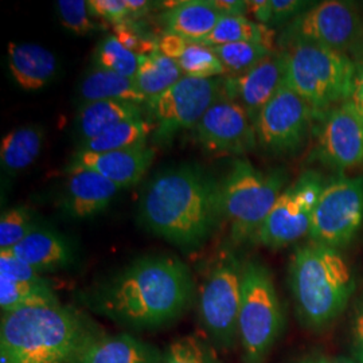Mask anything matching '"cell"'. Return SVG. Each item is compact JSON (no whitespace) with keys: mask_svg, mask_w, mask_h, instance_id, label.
I'll return each instance as SVG.
<instances>
[{"mask_svg":"<svg viewBox=\"0 0 363 363\" xmlns=\"http://www.w3.org/2000/svg\"><path fill=\"white\" fill-rule=\"evenodd\" d=\"M61 23L77 35H86L96 30L97 25L91 19L88 1L85 0H60L57 1Z\"/></svg>","mask_w":363,"mask_h":363,"instance_id":"cell-35","label":"cell"},{"mask_svg":"<svg viewBox=\"0 0 363 363\" xmlns=\"http://www.w3.org/2000/svg\"><path fill=\"white\" fill-rule=\"evenodd\" d=\"M113 35L128 50L139 57H145L157 52V40L147 38L136 27L133 21L113 26Z\"/></svg>","mask_w":363,"mask_h":363,"instance_id":"cell-36","label":"cell"},{"mask_svg":"<svg viewBox=\"0 0 363 363\" xmlns=\"http://www.w3.org/2000/svg\"><path fill=\"white\" fill-rule=\"evenodd\" d=\"M247 15L262 26L271 27L272 23V6L271 0H247Z\"/></svg>","mask_w":363,"mask_h":363,"instance_id":"cell-42","label":"cell"},{"mask_svg":"<svg viewBox=\"0 0 363 363\" xmlns=\"http://www.w3.org/2000/svg\"><path fill=\"white\" fill-rule=\"evenodd\" d=\"M163 363H223L216 349L202 337L184 335L174 339L164 351Z\"/></svg>","mask_w":363,"mask_h":363,"instance_id":"cell-32","label":"cell"},{"mask_svg":"<svg viewBox=\"0 0 363 363\" xmlns=\"http://www.w3.org/2000/svg\"><path fill=\"white\" fill-rule=\"evenodd\" d=\"M140 105L121 101H93L81 106L77 116L78 136L81 143L100 136L120 123L142 118Z\"/></svg>","mask_w":363,"mask_h":363,"instance_id":"cell-23","label":"cell"},{"mask_svg":"<svg viewBox=\"0 0 363 363\" xmlns=\"http://www.w3.org/2000/svg\"><path fill=\"white\" fill-rule=\"evenodd\" d=\"M295 363H358L355 359H349L345 357H331V355H322V354H313L300 358Z\"/></svg>","mask_w":363,"mask_h":363,"instance_id":"cell-44","label":"cell"},{"mask_svg":"<svg viewBox=\"0 0 363 363\" xmlns=\"http://www.w3.org/2000/svg\"><path fill=\"white\" fill-rule=\"evenodd\" d=\"M245 262L230 249L220 250L199 289L198 320L216 350H233L240 343L238 316Z\"/></svg>","mask_w":363,"mask_h":363,"instance_id":"cell-8","label":"cell"},{"mask_svg":"<svg viewBox=\"0 0 363 363\" xmlns=\"http://www.w3.org/2000/svg\"><path fill=\"white\" fill-rule=\"evenodd\" d=\"M94 65L135 79L139 72L140 57L123 46L115 35H111L101 40L97 46L94 54Z\"/></svg>","mask_w":363,"mask_h":363,"instance_id":"cell-31","label":"cell"},{"mask_svg":"<svg viewBox=\"0 0 363 363\" xmlns=\"http://www.w3.org/2000/svg\"><path fill=\"white\" fill-rule=\"evenodd\" d=\"M58 303L61 301L49 281H16L0 274V308L3 313Z\"/></svg>","mask_w":363,"mask_h":363,"instance_id":"cell-29","label":"cell"},{"mask_svg":"<svg viewBox=\"0 0 363 363\" xmlns=\"http://www.w3.org/2000/svg\"><path fill=\"white\" fill-rule=\"evenodd\" d=\"M281 169L264 172L247 159H237L220 182L222 216L230 223L235 244L253 241L276 201L286 190Z\"/></svg>","mask_w":363,"mask_h":363,"instance_id":"cell-6","label":"cell"},{"mask_svg":"<svg viewBox=\"0 0 363 363\" xmlns=\"http://www.w3.org/2000/svg\"><path fill=\"white\" fill-rule=\"evenodd\" d=\"M182 77L183 72L178 62L157 50L140 57L139 72L133 81L138 89L150 101L175 85Z\"/></svg>","mask_w":363,"mask_h":363,"instance_id":"cell-26","label":"cell"},{"mask_svg":"<svg viewBox=\"0 0 363 363\" xmlns=\"http://www.w3.org/2000/svg\"><path fill=\"white\" fill-rule=\"evenodd\" d=\"M222 16H247V1L241 0H210Z\"/></svg>","mask_w":363,"mask_h":363,"instance_id":"cell-43","label":"cell"},{"mask_svg":"<svg viewBox=\"0 0 363 363\" xmlns=\"http://www.w3.org/2000/svg\"><path fill=\"white\" fill-rule=\"evenodd\" d=\"M152 130L154 124L144 117L124 121L105 130L100 136L81 143L79 150L89 152H109L142 147L147 144Z\"/></svg>","mask_w":363,"mask_h":363,"instance_id":"cell-28","label":"cell"},{"mask_svg":"<svg viewBox=\"0 0 363 363\" xmlns=\"http://www.w3.org/2000/svg\"><path fill=\"white\" fill-rule=\"evenodd\" d=\"M213 50L218 57L220 64L226 69V72L232 73V76L247 73L274 52V50L264 45L250 42L214 46Z\"/></svg>","mask_w":363,"mask_h":363,"instance_id":"cell-30","label":"cell"},{"mask_svg":"<svg viewBox=\"0 0 363 363\" xmlns=\"http://www.w3.org/2000/svg\"><path fill=\"white\" fill-rule=\"evenodd\" d=\"M144 226L175 247H202L222 216L220 183L198 164H183L156 175L144 190Z\"/></svg>","mask_w":363,"mask_h":363,"instance_id":"cell-2","label":"cell"},{"mask_svg":"<svg viewBox=\"0 0 363 363\" xmlns=\"http://www.w3.org/2000/svg\"><path fill=\"white\" fill-rule=\"evenodd\" d=\"M177 62L186 77L216 78L226 73V69L220 64L213 48L202 43L190 42Z\"/></svg>","mask_w":363,"mask_h":363,"instance_id":"cell-33","label":"cell"},{"mask_svg":"<svg viewBox=\"0 0 363 363\" xmlns=\"http://www.w3.org/2000/svg\"><path fill=\"white\" fill-rule=\"evenodd\" d=\"M283 54L286 85L316 116L352 97L358 67L349 54L310 42H294Z\"/></svg>","mask_w":363,"mask_h":363,"instance_id":"cell-5","label":"cell"},{"mask_svg":"<svg viewBox=\"0 0 363 363\" xmlns=\"http://www.w3.org/2000/svg\"><path fill=\"white\" fill-rule=\"evenodd\" d=\"M101 335L89 318L61 303L3 313L0 363H77Z\"/></svg>","mask_w":363,"mask_h":363,"instance_id":"cell-3","label":"cell"},{"mask_svg":"<svg viewBox=\"0 0 363 363\" xmlns=\"http://www.w3.org/2000/svg\"><path fill=\"white\" fill-rule=\"evenodd\" d=\"M316 157L337 171L363 166V116L351 101L325 113L318 135Z\"/></svg>","mask_w":363,"mask_h":363,"instance_id":"cell-15","label":"cell"},{"mask_svg":"<svg viewBox=\"0 0 363 363\" xmlns=\"http://www.w3.org/2000/svg\"><path fill=\"white\" fill-rule=\"evenodd\" d=\"M62 196V210L72 218L84 220L103 213L120 187L97 172L78 169L69 172Z\"/></svg>","mask_w":363,"mask_h":363,"instance_id":"cell-18","label":"cell"},{"mask_svg":"<svg viewBox=\"0 0 363 363\" xmlns=\"http://www.w3.org/2000/svg\"><path fill=\"white\" fill-rule=\"evenodd\" d=\"M128 11H130V21H135L151 10V3L145 0H125Z\"/></svg>","mask_w":363,"mask_h":363,"instance_id":"cell-45","label":"cell"},{"mask_svg":"<svg viewBox=\"0 0 363 363\" xmlns=\"http://www.w3.org/2000/svg\"><path fill=\"white\" fill-rule=\"evenodd\" d=\"M363 223V177L325 184L312 213L310 238L340 250L349 247Z\"/></svg>","mask_w":363,"mask_h":363,"instance_id":"cell-11","label":"cell"},{"mask_svg":"<svg viewBox=\"0 0 363 363\" xmlns=\"http://www.w3.org/2000/svg\"><path fill=\"white\" fill-rule=\"evenodd\" d=\"M10 252L40 273L66 269L74 261V252L65 237L38 226Z\"/></svg>","mask_w":363,"mask_h":363,"instance_id":"cell-20","label":"cell"},{"mask_svg":"<svg viewBox=\"0 0 363 363\" xmlns=\"http://www.w3.org/2000/svg\"><path fill=\"white\" fill-rule=\"evenodd\" d=\"M351 335L354 359L358 363H363V301L357 307V311L354 315Z\"/></svg>","mask_w":363,"mask_h":363,"instance_id":"cell-41","label":"cell"},{"mask_svg":"<svg viewBox=\"0 0 363 363\" xmlns=\"http://www.w3.org/2000/svg\"><path fill=\"white\" fill-rule=\"evenodd\" d=\"M272 6V23L271 27L292 22L300 13L308 10L310 3L308 1H300V0H271Z\"/></svg>","mask_w":363,"mask_h":363,"instance_id":"cell-39","label":"cell"},{"mask_svg":"<svg viewBox=\"0 0 363 363\" xmlns=\"http://www.w3.org/2000/svg\"><path fill=\"white\" fill-rule=\"evenodd\" d=\"M0 274L16 281L46 283L48 280L25 261L13 256L10 250H0Z\"/></svg>","mask_w":363,"mask_h":363,"instance_id":"cell-37","label":"cell"},{"mask_svg":"<svg viewBox=\"0 0 363 363\" xmlns=\"http://www.w3.org/2000/svg\"><path fill=\"white\" fill-rule=\"evenodd\" d=\"M316 113L286 84L274 93L255 120L257 145L267 154H296L308 139Z\"/></svg>","mask_w":363,"mask_h":363,"instance_id":"cell-12","label":"cell"},{"mask_svg":"<svg viewBox=\"0 0 363 363\" xmlns=\"http://www.w3.org/2000/svg\"><path fill=\"white\" fill-rule=\"evenodd\" d=\"M325 184L318 171L303 172L280 194L252 242L276 250L310 234L312 213Z\"/></svg>","mask_w":363,"mask_h":363,"instance_id":"cell-10","label":"cell"},{"mask_svg":"<svg viewBox=\"0 0 363 363\" xmlns=\"http://www.w3.org/2000/svg\"><path fill=\"white\" fill-rule=\"evenodd\" d=\"M195 138L211 154L245 155L257 145L255 121L247 109L220 97L194 127Z\"/></svg>","mask_w":363,"mask_h":363,"instance_id":"cell-14","label":"cell"},{"mask_svg":"<svg viewBox=\"0 0 363 363\" xmlns=\"http://www.w3.org/2000/svg\"><path fill=\"white\" fill-rule=\"evenodd\" d=\"M164 351L130 333L101 335L77 363H163Z\"/></svg>","mask_w":363,"mask_h":363,"instance_id":"cell-19","label":"cell"},{"mask_svg":"<svg viewBox=\"0 0 363 363\" xmlns=\"http://www.w3.org/2000/svg\"><path fill=\"white\" fill-rule=\"evenodd\" d=\"M189 45H190V40L182 38L179 35L172 34L169 31L163 34L162 38H159V40H157L159 52L164 54L166 57H169L171 60H174V61H178L181 58Z\"/></svg>","mask_w":363,"mask_h":363,"instance_id":"cell-40","label":"cell"},{"mask_svg":"<svg viewBox=\"0 0 363 363\" xmlns=\"http://www.w3.org/2000/svg\"><path fill=\"white\" fill-rule=\"evenodd\" d=\"M288 273L298 318L312 330L331 325L355 291V277L342 253L313 241L294 250Z\"/></svg>","mask_w":363,"mask_h":363,"instance_id":"cell-4","label":"cell"},{"mask_svg":"<svg viewBox=\"0 0 363 363\" xmlns=\"http://www.w3.org/2000/svg\"><path fill=\"white\" fill-rule=\"evenodd\" d=\"M9 69L13 81L27 91L43 89L57 73V58L50 50L34 43L9 45Z\"/></svg>","mask_w":363,"mask_h":363,"instance_id":"cell-21","label":"cell"},{"mask_svg":"<svg viewBox=\"0 0 363 363\" xmlns=\"http://www.w3.org/2000/svg\"><path fill=\"white\" fill-rule=\"evenodd\" d=\"M284 311L272 273L257 259L245 262L238 316L242 362L265 363L284 330Z\"/></svg>","mask_w":363,"mask_h":363,"instance_id":"cell-7","label":"cell"},{"mask_svg":"<svg viewBox=\"0 0 363 363\" xmlns=\"http://www.w3.org/2000/svg\"><path fill=\"white\" fill-rule=\"evenodd\" d=\"M286 78L283 52H273L247 73L222 79L225 99L244 106L255 121L259 111L269 103Z\"/></svg>","mask_w":363,"mask_h":363,"instance_id":"cell-16","label":"cell"},{"mask_svg":"<svg viewBox=\"0 0 363 363\" xmlns=\"http://www.w3.org/2000/svg\"><path fill=\"white\" fill-rule=\"evenodd\" d=\"M222 94L220 78L183 77L148 101V108L162 138L195 127Z\"/></svg>","mask_w":363,"mask_h":363,"instance_id":"cell-13","label":"cell"},{"mask_svg":"<svg viewBox=\"0 0 363 363\" xmlns=\"http://www.w3.org/2000/svg\"><path fill=\"white\" fill-rule=\"evenodd\" d=\"M79 96L84 104L93 101H121L136 105L148 103L133 79L100 67H94L82 79Z\"/></svg>","mask_w":363,"mask_h":363,"instance_id":"cell-24","label":"cell"},{"mask_svg":"<svg viewBox=\"0 0 363 363\" xmlns=\"http://www.w3.org/2000/svg\"><path fill=\"white\" fill-rule=\"evenodd\" d=\"M43 136V130L37 125L21 127L9 132L0 144L3 169L18 172L30 167L38 159Z\"/></svg>","mask_w":363,"mask_h":363,"instance_id":"cell-25","label":"cell"},{"mask_svg":"<svg viewBox=\"0 0 363 363\" xmlns=\"http://www.w3.org/2000/svg\"><path fill=\"white\" fill-rule=\"evenodd\" d=\"M154 157V148L147 144L136 148L109 152H89L78 150L67 166V171H93L108 181L113 182L120 189H124L136 184L143 178L151 167Z\"/></svg>","mask_w":363,"mask_h":363,"instance_id":"cell-17","label":"cell"},{"mask_svg":"<svg viewBox=\"0 0 363 363\" xmlns=\"http://www.w3.org/2000/svg\"><path fill=\"white\" fill-rule=\"evenodd\" d=\"M35 228L28 208L16 206L4 210L0 217V250L13 249Z\"/></svg>","mask_w":363,"mask_h":363,"instance_id":"cell-34","label":"cell"},{"mask_svg":"<svg viewBox=\"0 0 363 363\" xmlns=\"http://www.w3.org/2000/svg\"><path fill=\"white\" fill-rule=\"evenodd\" d=\"M280 42L286 48L294 42H310L347 54L362 45V15L351 3L322 1L289 22Z\"/></svg>","mask_w":363,"mask_h":363,"instance_id":"cell-9","label":"cell"},{"mask_svg":"<svg viewBox=\"0 0 363 363\" xmlns=\"http://www.w3.org/2000/svg\"><path fill=\"white\" fill-rule=\"evenodd\" d=\"M222 18L210 0L178 1L163 15L167 31L195 43H202Z\"/></svg>","mask_w":363,"mask_h":363,"instance_id":"cell-22","label":"cell"},{"mask_svg":"<svg viewBox=\"0 0 363 363\" xmlns=\"http://www.w3.org/2000/svg\"><path fill=\"white\" fill-rule=\"evenodd\" d=\"M196 288L190 268L175 256L152 255L96 286L91 310L132 331H157L178 322L194 307Z\"/></svg>","mask_w":363,"mask_h":363,"instance_id":"cell-1","label":"cell"},{"mask_svg":"<svg viewBox=\"0 0 363 363\" xmlns=\"http://www.w3.org/2000/svg\"><path fill=\"white\" fill-rule=\"evenodd\" d=\"M274 31L272 27L262 26L247 16H222L216 28L202 45L214 48L228 43L250 42L259 43L273 50Z\"/></svg>","mask_w":363,"mask_h":363,"instance_id":"cell-27","label":"cell"},{"mask_svg":"<svg viewBox=\"0 0 363 363\" xmlns=\"http://www.w3.org/2000/svg\"><path fill=\"white\" fill-rule=\"evenodd\" d=\"M88 6L93 16L103 18L113 26L130 21L125 0H91Z\"/></svg>","mask_w":363,"mask_h":363,"instance_id":"cell-38","label":"cell"},{"mask_svg":"<svg viewBox=\"0 0 363 363\" xmlns=\"http://www.w3.org/2000/svg\"><path fill=\"white\" fill-rule=\"evenodd\" d=\"M351 103L355 105V108L359 111V113L363 116V64L358 69V74L355 79V88L351 97Z\"/></svg>","mask_w":363,"mask_h":363,"instance_id":"cell-46","label":"cell"}]
</instances>
